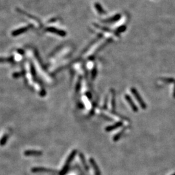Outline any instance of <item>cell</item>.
Listing matches in <instances>:
<instances>
[{
    "instance_id": "1",
    "label": "cell",
    "mask_w": 175,
    "mask_h": 175,
    "mask_svg": "<svg viewBox=\"0 0 175 175\" xmlns=\"http://www.w3.org/2000/svg\"><path fill=\"white\" fill-rule=\"evenodd\" d=\"M25 154L26 155H40L41 154V153L39 151H36V150H29V151H26L25 152Z\"/></svg>"
}]
</instances>
